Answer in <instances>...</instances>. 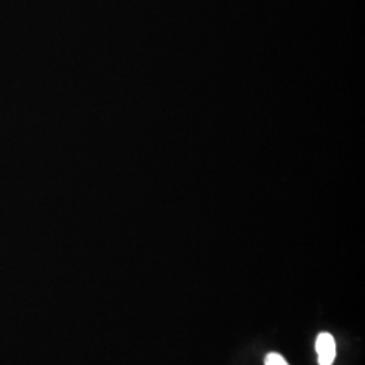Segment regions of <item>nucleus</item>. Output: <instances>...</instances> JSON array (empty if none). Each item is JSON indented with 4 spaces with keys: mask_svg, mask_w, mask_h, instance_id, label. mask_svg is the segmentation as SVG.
<instances>
[{
    "mask_svg": "<svg viewBox=\"0 0 365 365\" xmlns=\"http://www.w3.org/2000/svg\"><path fill=\"white\" fill-rule=\"evenodd\" d=\"M315 351L318 354V364L333 365L337 353L336 339L327 331L319 333L315 339Z\"/></svg>",
    "mask_w": 365,
    "mask_h": 365,
    "instance_id": "nucleus-1",
    "label": "nucleus"
},
{
    "mask_svg": "<svg viewBox=\"0 0 365 365\" xmlns=\"http://www.w3.org/2000/svg\"><path fill=\"white\" fill-rule=\"evenodd\" d=\"M265 365H289L280 353L271 352L265 357Z\"/></svg>",
    "mask_w": 365,
    "mask_h": 365,
    "instance_id": "nucleus-2",
    "label": "nucleus"
}]
</instances>
